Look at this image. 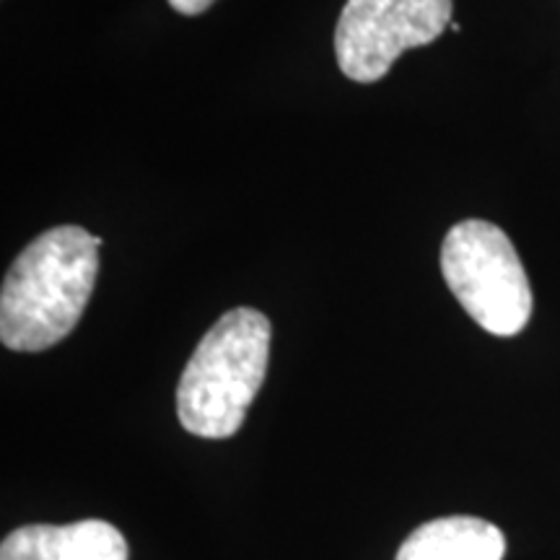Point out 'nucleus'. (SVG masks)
<instances>
[{"instance_id":"nucleus-2","label":"nucleus","mask_w":560,"mask_h":560,"mask_svg":"<svg viewBox=\"0 0 560 560\" xmlns=\"http://www.w3.org/2000/svg\"><path fill=\"white\" fill-rule=\"evenodd\" d=\"M270 338V319L249 306L226 312L202 335L177 387L182 429L200 439L242 429L268 374Z\"/></svg>"},{"instance_id":"nucleus-5","label":"nucleus","mask_w":560,"mask_h":560,"mask_svg":"<svg viewBox=\"0 0 560 560\" xmlns=\"http://www.w3.org/2000/svg\"><path fill=\"white\" fill-rule=\"evenodd\" d=\"M0 560H128V542L115 524L102 520L30 524L5 537Z\"/></svg>"},{"instance_id":"nucleus-4","label":"nucleus","mask_w":560,"mask_h":560,"mask_svg":"<svg viewBox=\"0 0 560 560\" xmlns=\"http://www.w3.org/2000/svg\"><path fill=\"white\" fill-rule=\"evenodd\" d=\"M452 26V0H348L335 30L342 75L374 83L412 47L431 45Z\"/></svg>"},{"instance_id":"nucleus-1","label":"nucleus","mask_w":560,"mask_h":560,"mask_svg":"<svg viewBox=\"0 0 560 560\" xmlns=\"http://www.w3.org/2000/svg\"><path fill=\"white\" fill-rule=\"evenodd\" d=\"M100 244L81 226H55L21 252L0 289L5 348L39 353L75 330L96 285Z\"/></svg>"},{"instance_id":"nucleus-6","label":"nucleus","mask_w":560,"mask_h":560,"mask_svg":"<svg viewBox=\"0 0 560 560\" xmlns=\"http://www.w3.org/2000/svg\"><path fill=\"white\" fill-rule=\"evenodd\" d=\"M506 537L478 516H441L405 537L395 560H503Z\"/></svg>"},{"instance_id":"nucleus-7","label":"nucleus","mask_w":560,"mask_h":560,"mask_svg":"<svg viewBox=\"0 0 560 560\" xmlns=\"http://www.w3.org/2000/svg\"><path fill=\"white\" fill-rule=\"evenodd\" d=\"M215 0H170V5L182 16H200V13H206L210 5H213Z\"/></svg>"},{"instance_id":"nucleus-3","label":"nucleus","mask_w":560,"mask_h":560,"mask_svg":"<svg viewBox=\"0 0 560 560\" xmlns=\"http://www.w3.org/2000/svg\"><path fill=\"white\" fill-rule=\"evenodd\" d=\"M441 272L462 310L499 338L520 335L532 317V289L514 244L499 226L459 221L441 244Z\"/></svg>"}]
</instances>
